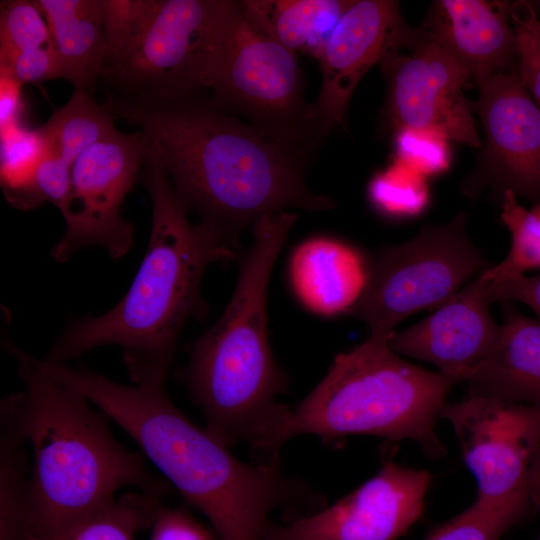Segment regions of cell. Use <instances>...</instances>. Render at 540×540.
<instances>
[{
    "label": "cell",
    "instance_id": "cell-1",
    "mask_svg": "<svg viewBox=\"0 0 540 540\" xmlns=\"http://www.w3.org/2000/svg\"><path fill=\"white\" fill-rule=\"evenodd\" d=\"M103 104L115 120L140 129L181 205L237 252L244 229L266 215L335 206L306 184L313 153L221 110L206 93L133 98L107 93Z\"/></svg>",
    "mask_w": 540,
    "mask_h": 540
},
{
    "label": "cell",
    "instance_id": "cell-2",
    "mask_svg": "<svg viewBox=\"0 0 540 540\" xmlns=\"http://www.w3.org/2000/svg\"><path fill=\"white\" fill-rule=\"evenodd\" d=\"M45 368L129 434L221 540H265L273 512L282 510L291 521L326 507L325 497L286 474L279 458L237 459L186 417L164 386L122 385L65 364L46 363Z\"/></svg>",
    "mask_w": 540,
    "mask_h": 540
},
{
    "label": "cell",
    "instance_id": "cell-3",
    "mask_svg": "<svg viewBox=\"0 0 540 540\" xmlns=\"http://www.w3.org/2000/svg\"><path fill=\"white\" fill-rule=\"evenodd\" d=\"M140 179L152 202V226L130 288L106 313L70 326L45 360L65 364L96 347L115 344L135 385L164 386L183 327L206 315L200 292L206 268L228 263L238 252L206 225L188 220L148 140Z\"/></svg>",
    "mask_w": 540,
    "mask_h": 540
},
{
    "label": "cell",
    "instance_id": "cell-4",
    "mask_svg": "<svg viewBox=\"0 0 540 540\" xmlns=\"http://www.w3.org/2000/svg\"><path fill=\"white\" fill-rule=\"evenodd\" d=\"M24 390L9 396L19 428L32 449L29 517L33 540H55L132 486L162 498L169 484L146 467L142 454L113 436L107 416L80 392L61 383L12 342Z\"/></svg>",
    "mask_w": 540,
    "mask_h": 540
},
{
    "label": "cell",
    "instance_id": "cell-5",
    "mask_svg": "<svg viewBox=\"0 0 540 540\" xmlns=\"http://www.w3.org/2000/svg\"><path fill=\"white\" fill-rule=\"evenodd\" d=\"M297 219L290 211L266 215L252 227L232 297L216 323L193 345L180 373L189 394L209 418L248 424L271 413L287 390L267 329L271 272Z\"/></svg>",
    "mask_w": 540,
    "mask_h": 540
},
{
    "label": "cell",
    "instance_id": "cell-6",
    "mask_svg": "<svg viewBox=\"0 0 540 540\" xmlns=\"http://www.w3.org/2000/svg\"><path fill=\"white\" fill-rule=\"evenodd\" d=\"M389 339L375 336L337 355L324 378L283 424L280 447L299 435L324 441L372 435L418 442L431 457L445 448L436 422L456 382L399 357Z\"/></svg>",
    "mask_w": 540,
    "mask_h": 540
},
{
    "label": "cell",
    "instance_id": "cell-7",
    "mask_svg": "<svg viewBox=\"0 0 540 540\" xmlns=\"http://www.w3.org/2000/svg\"><path fill=\"white\" fill-rule=\"evenodd\" d=\"M296 54L262 32L230 0L207 96L221 110L294 148L314 153L321 135L303 97Z\"/></svg>",
    "mask_w": 540,
    "mask_h": 540
},
{
    "label": "cell",
    "instance_id": "cell-8",
    "mask_svg": "<svg viewBox=\"0 0 540 540\" xmlns=\"http://www.w3.org/2000/svg\"><path fill=\"white\" fill-rule=\"evenodd\" d=\"M466 222L461 212L368 254L367 283L349 314L367 325L369 336L390 339L403 320L433 311L492 266L468 236Z\"/></svg>",
    "mask_w": 540,
    "mask_h": 540
},
{
    "label": "cell",
    "instance_id": "cell-9",
    "mask_svg": "<svg viewBox=\"0 0 540 540\" xmlns=\"http://www.w3.org/2000/svg\"><path fill=\"white\" fill-rule=\"evenodd\" d=\"M230 0H162L136 45L99 80L119 97L207 93Z\"/></svg>",
    "mask_w": 540,
    "mask_h": 540
},
{
    "label": "cell",
    "instance_id": "cell-10",
    "mask_svg": "<svg viewBox=\"0 0 540 540\" xmlns=\"http://www.w3.org/2000/svg\"><path fill=\"white\" fill-rule=\"evenodd\" d=\"M439 418L452 426L465 464L476 479L474 503L511 528L531 509L540 407L467 395L460 402H446Z\"/></svg>",
    "mask_w": 540,
    "mask_h": 540
},
{
    "label": "cell",
    "instance_id": "cell-11",
    "mask_svg": "<svg viewBox=\"0 0 540 540\" xmlns=\"http://www.w3.org/2000/svg\"><path fill=\"white\" fill-rule=\"evenodd\" d=\"M378 65L386 81L384 116L390 126L432 129L450 141L482 147L464 95L469 76L427 26L411 27L402 19Z\"/></svg>",
    "mask_w": 540,
    "mask_h": 540
},
{
    "label": "cell",
    "instance_id": "cell-12",
    "mask_svg": "<svg viewBox=\"0 0 540 540\" xmlns=\"http://www.w3.org/2000/svg\"><path fill=\"white\" fill-rule=\"evenodd\" d=\"M145 146L142 132L117 129L74 160L70 193L60 210L66 228L52 248L54 260L65 262L88 246H100L114 259L128 252L133 227L121 207L140 178Z\"/></svg>",
    "mask_w": 540,
    "mask_h": 540
},
{
    "label": "cell",
    "instance_id": "cell-13",
    "mask_svg": "<svg viewBox=\"0 0 540 540\" xmlns=\"http://www.w3.org/2000/svg\"><path fill=\"white\" fill-rule=\"evenodd\" d=\"M471 102L482 122L485 146L463 192L477 197L486 188L501 202L506 192L540 203V109L517 70L494 75Z\"/></svg>",
    "mask_w": 540,
    "mask_h": 540
},
{
    "label": "cell",
    "instance_id": "cell-14",
    "mask_svg": "<svg viewBox=\"0 0 540 540\" xmlns=\"http://www.w3.org/2000/svg\"><path fill=\"white\" fill-rule=\"evenodd\" d=\"M430 482L426 470L389 461L331 506L273 523L265 540H397L421 516Z\"/></svg>",
    "mask_w": 540,
    "mask_h": 540
},
{
    "label": "cell",
    "instance_id": "cell-15",
    "mask_svg": "<svg viewBox=\"0 0 540 540\" xmlns=\"http://www.w3.org/2000/svg\"><path fill=\"white\" fill-rule=\"evenodd\" d=\"M490 281L484 273L413 326L394 333L398 355L435 365L456 383L467 382L495 345L500 325L490 313Z\"/></svg>",
    "mask_w": 540,
    "mask_h": 540
},
{
    "label": "cell",
    "instance_id": "cell-16",
    "mask_svg": "<svg viewBox=\"0 0 540 540\" xmlns=\"http://www.w3.org/2000/svg\"><path fill=\"white\" fill-rule=\"evenodd\" d=\"M402 19L392 0H355L342 15L317 57L322 84L312 115L323 137L343 125L357 85L379 63Z\"/></svg>",
    "mask_w": 540,
    "mask_h": 540
},
{
    "label": "cell",
    "instance_id": "cell-17",
    "mask_svg": "<svg viewBox=\"0 0 540 540\" xmlns=\"http://www.w3.org/2000/svg\"><path fill=\"white\" fill-rule=\"evenodd\" d=\"M511 5L483 0H440L424 25L451 51L469 80L481 89L517 60Z\"/></svg>",
    "mask_w": 540,
    "mask_h": 540
},
{
    "label": "cell",
    "instance_id": "cell-18",
    "mask_svg": "<svg viewBox=\"0 0 540 540\" xmlns=\"http://www.w3.org/2000/svg\"><path fill=\"white\" fill-rule=\"evenodd\" d=\"M289 278L295 296L311 312L349 314L367 283L368 254L336 238L312 237L292 252Z\"/></svg>",
    "mask_w": 540,
    "mask_h": 540
},
{
    "label": "cell",
    "instance_id": "cell-19",
    "mask_svg": "<svg viewBox=\"0 0 540 540\" xmlns=\"http://www.w3.org/2000/svg\"><path fill=\"white\" fill-rule=\"evenodd\" d=\"M497 341L466 382L468 395L540 407V320L502 302Z\"/></svg>",
    "mask_w": 540,
    "mask_h": 540
},
{
    "label": "cell",
    "instance_id": "cell-20",
    "mask_svg": "<svg viewBox=\"0 0 540 540\" xmlns=\"http://www.w3.org/2000/svg\"><path fill=\"white\" fill-rule=\"evenodd\" d=\"M54 44L61 78L90 91L105 62L101 0H34Z\"/></svg>",
    "mask_w": 540,
    "mask_h": 540
},
{
    "label": "cell",
    "instance_id": "cell-21",
    "mask_svg": "<svg viewBox=\"0 0 540 540\" xmlns=\"http://www.w3.org/2000/svg\"><path fill=\"white\" fill-rule=\"evenodd\" d=\"M248 18L290 51L317 58L353 0H245Z\"/></svg>",
    "mask_w": 540,
    "mask_h": 540
},
{
    "label": "cell",
    "instance_id": "cell-22",
    "mask_svg": "<svg viewBox=\"0 0 540 540\" xmlns=\"http://www.w3.org/2000/svg\"><path fill=\"white\" fill-rule=\"evenodd\" d=\"M26 444L6 397L0 405V540H33Z\"/></svg>",
    "mask_w": 540,
    "mask_h": 540
},
{
    "label": "cell",
    "instance_id": "cell-23",
    "mask_svg": "<svg viewBox=\"0 0 540 540\" xmlns=\"http://www.w3.org/2000/svg\"><path fill=\"white\" fill-rule=\"evenodd\" d=\"M50 152L72 164L88 147L117 130L115 119L90 91L75 89L41 126Z\"/></svg>",
    "mask_w": 540,
    "mask_h": 540
},
{
    "label": "cell",
    "instance_id": "cell-24",
    "mask_svg": "<svg viewBox=\"0 0 540 540\" xmlns=\"http://www.w3.org/2000/svg\"><path fill=\"white\" fill-rule=\"evenodd\" d=\"M160 498L142 491L127 492L82 519L55 540H135L151 528Z\"/></svg>",
    "mask_w": 540,
    "mask_h": 540
},
{
    "label": "cell",
    "instance_id": "cell-25",
    "mask_svg": "<svg viewBox=\"0 0 540 540\" xmlns=\"http://www.w3.org/2000/svg\"><path fill=\"white\" fill-rule=\"evenodd\" d=\"M49 151L41 127L18 124L1 130V185L11 205L29 209L34 172Z\"/></svg>",
    "mask_w": 540,
    "mask_h": 540
},
{
    "label": "cell",
    "instance_id": "cell-26",
    "mask_svg": "<svg viewBox=\"0 0 540 540\" xmlns=\"http://www.w3.org/2000/svg\"><path fill=\"white\" fill-rule=\"evenodd\" d=\"M500 203V219L510 233L511 244L507 256L483 272L491 281L540 269V203L526 209L512 192H506Z\"/></svg>",
    "mask_w": 540,
    "mask_h": 540
},
{
    "label": "cell",
    "instance_id": "cell-27",
    "mask_svg": "<svg viewBox=\"0 0 540 540\" xmlns=\"http://www.w3.org/2000/svg\"><path fill=\"white\" fill-rule=\"evenodd\" d=\"M369 197L378 211L398 219L417 217L430 203L427 179L397 162L371 180Z\"/></svg>",
    "mask_w": 540,
    "mask_h": 540
},
{
    "label": "cell",
    "instance_id": "cell-28",
    "mask_svg": "<svg viewBox=\"0 0 540 540\" xmlns=\"http://www.w3.org/2000/svg\"><path fill=\"white\" fill-rule=\"evenodd\" d=\"M162 0H101L104 66L126 55L143 36ZM103 69V68H102Z\"/></svg>",
    "mask_w": 540,
    "mask_h": 540
},
{
    "label": "cell",
    "instance_id": "cell-29",
    "mask_svg": "<svg viewBox=\"0 0 540 540\" xmlns=\"http://www.w3.org/2000/svg\"><path fill=\"white\" fill-rule=\"evenodd\" d=\"M51 42L47 23L34 1H1L0 67L22 52Z\"/></svg>",
    "mask_w": 540,
    "mask_h": 540
},
{
    "label": "cell",
    "instance_id": "cell-30",
    "mask_svg": "<svg viewBox=\"0 0 540 540\" xmlns=\"http://www.w3.org/2000/svg\"><path fill=\"white\" fill-rule=\"evenodd\" d=\"M450 140L442 133L414 127L395 129V162L429 179L448 170L451 164Z\"/></svg>",
    "mask_w": 540,
    "mask_h": 540
},
{
    "label": "cell",
    "instance_id": "cell-31",
    "mask_svg": "<svg viewBox=\"0 0 540 540\" xmlns=\"http://www.w3.org/2000/svg\"><path fill=\"white\" fill-rule=\"evenodd\" d=\"M509 527L475 503L433 528L423 540H499Z\"/></svg>",
    "mask_w": 540,
    "mask_h": 540
},
{
    "label": "cell",
    "instance_id": "cell-32",
    "mask_svg": "<svg viewBox=\"0 0 540 540\" xmlns=\"http://www.w3.org/2000/svg\"><path fill=\"white\" fill-rule=\"evenodd\" d=\"M71 168L72 164L48 151L34 172L29 195V209L48 201L60 211L70 193Z\"/></svg>",
    "mask_w": 540,
    "mask_h": 540
},
{
    "label": "cell",
    "instance_id": "cell-33",
    "mask_svg": "<svg viewBox=\"0 0 540 540\" xmlns=\"http://www.w3.org/2000/svg\"><path fill=\"white\" fill-rule=\"evenodd\" d=\"M0 73L12 77L21 85L61 78L60 66L53 42L17 55Z\"/></svg>",
    "mask_w": 540,
    "mask_h": 540
},
{
    "label": "cell",
    "instance_id": "cell-34",
    "mask_svg": "<svg viewBox=\"0 0 540 540\" xmlns=\"http://www.w3.org/2000/svg\"><path fill=\"white\" fill-rule=\"evenodd\" d=\"M149 540H221L183 508L161 505Z\"/></svg>",
    "mask_w": 540,
    "mask_h": 540
},
{
    "label": "cell",
    "instance_id": "cell-35",
    "mask_svg": "<svg viewBox=\"0 0 540 540\" xmlns=\"http://www.w3.org/2000/svg\"><path fill=\"white\" fill-rule=\"evenodd\" d=\"M510 15L517 41V63L540 62V19L527 3L511 5Z\"/></svg>",
    "mask_w": 540,
    "mask_h": 540
},
{
    "label": "cell",
    "instance_id": "cell-36",
    "mask_svg": "<svg viewBox=\"0 0 540 540\" xmlns=\"http://www.w3.org/2000/svg\"><path fill=\"white\" fill-rule=\"evenodd\" d=\"M489 281L493 302L518 301L531 308L540 320V273Z\"/></svg>",
    "mask_w": 540,
    "mask_h": 540
},
{
    "label": "cell",
    "instance_id": "cell-37",
    "mask_svg": "<svg viewBox=\"0 0 540 540\" xmlns=\"http://www.w3.org/2000/svg\"><path fill=\"white\" fill-rule=\"evenodd\" d=\"M0 123L1 130L21 124L20 116L23 109L21 84L7 74L0 73Z\"/></svg>",
    "mask_w": 540,
    "mask_h": 540
},
{
    "label": "cell",
    "instance_id": "cell-38",
    "mask_svg": "<svg viewBox=\"0 0 540 540\" xmlns=\"http://www.w3.org/2000/svg\"><path fill=\"white\" fill-rule=\"evenodd\" d=\"M516 70L540 109V62L517 63Z\"/></svg>",
    "mask_w": 540,
    "mask_h": 540
},
{
    "label": "cell",
    "instance_id": "cell-39",
    "mask_svg": "<svg viewBox=\"0 0 540 540\" xmlns=\"http://www.w3.org/2000/svg\"><path fill=\"white\" fill-rule=\"evenodd\" d=\"M531 509L540 511V449L534 460L530 480Z\"/></svg>",
    "mask_w": 540,
    "mask_h": 540
},
{
    "label": "cell",
    "instance_id": "cell-40",
    "mask_svg": "<svg viewBox=\"0 0 540 540\" xmlns=\"http://www.w3.org/2000/svg\"><path fill=\"white\" fill-rule=\"evenodd\" d=\"M537 540H540V533H539V536H538Z\"/></svg>",
    "mask_w": 540,
    "mask_h": 540
}]
</instances>
